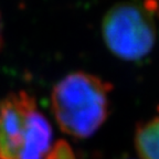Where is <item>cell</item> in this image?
<instances>
[{"label": "cell", "mask_w": 159, "mask_h": 159, "mask_svg": "<svg viewBox=\"0 0 159 159\" xmlns=\"http://www.w3.org/2000/svg\"><path fill=\"white\" fill-rule=\"evenodd\" d=\"M111 86L85 72H74L55 84L52 109L60 128L76 138L92 136L108 115Z\"/></svg>", "instance_id": "obj_1"}, {"label": "cell", "mask_w": 159, "mask_h": 159, "mask_svg": "<svg viewBox=\"0 0 159 159\" xmlns=\"http://www.w3.org/2000/svg\"><path fill=\"white\" fill-rule=\"evenodd\" d=\"M51 125L25 92L0 102V159H49L54 145Z\"/></svg>", "instance_id": "obj_2"}, {"label": "cell", "mask_w": 159, "mask_h": 159, "mask_svg": "<svg viewBox=\"0 0 159 159\" xmlns=\"http://www.w3.org/2000/svg\"><path fill=\"white\" fill-rule=\"evenodd\" d=\"M102 33L113 54L125 61H139L156 42V25L150 10L134 2H119L107 11Z\"/></svg>", "instance_id": "obj_3"}, {"label": "cell", "mask_w": 159, "mask_h": 159, "mask_svg": "<svg viewBox=\"0 0 159 159\" xmlns=\"http://www.w3.org/2000/svg\"><path fill=\"white\" fill-rule=\"evenodd\" d=\"M135 145L143 159H159V130L152 122L137 129Z\"/></svg>", "instance_id": "obj_4"}, {"label": "cell", "mask_w": 159, "mask_h": 159, "mask_svg": "<svg viewBox=\"0 0 159 159\" xmlns=\"http://www.w3.org/2000/svg\"><path fill=\"white\" fill-rule=\"evenodd\" d=\"M152 124L155 125V126L158 128V130H159V117H157V118H155L154 120H152Z\"/></svg>", "instance_id": "obj_5"}, {"label": "cell", "mask_w": 159, "mask_h": 159, "mask_svg": "<svg viewBox=\"0 0 159 159\" xmlns=\"http://www.w3.org/2000/svg\"><path fill=\"white\" fill-rule=\"evenodd\" d=\"M2 44V33H1V22H0V47Z\"/></svg>", "instance_id": "obj_6"}]
</instances>
